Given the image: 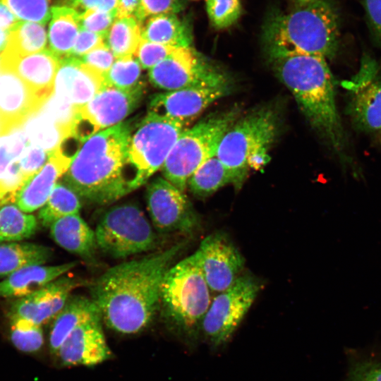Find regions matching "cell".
Returning <instances> with one entry per match:
<instances>
[{
    "label": "cell",
    "instance_id": "1f68e13d",
    "mask_svg": "<svg viewBox=\"0 0 381 381\" xmlns=\"http://www.w3.org/2000/svg\"><path fill=\"white\" fill-rule=\"evenodd\" d=\"M45 25L18 20L11 29L5 50L20 56L45 49L47 43Z\"/></svg>",
    "mask_w": 381,
    "mask_h": 381
},
{
    "label": "cell",
    "instance_id": "4316f807",
    "mask_svg": "<svg viewBox=\"0 0 381 381\" xmlns=\"http://www.w3.org/2000/svg\"><path fill=\"white\" fill-rule=\"evenodd\" d=\"M141 38L174 47H191L193 43L190 26L176 13L147 18L142 25Z\"/></svg>",
    "mask_w": 381,
    "mask_h": 381
},
{
    "label": "cell",
    "instance_id": "4dcf8cb0",
    "mask_svg": "<svg viewBox=\"0 0 381 381\" xmlns=\"http://www.w3.org/2000/svg\"><path fill=\"white\" fill-rule=\"evenodd\" d=\"M142 24L134 17L116 18L104 43L115 58L133 56L141 40Z\"/></svg>",
    "mask_w": 381,
    "mask_h": 381
},
{
    "label": "cell",
    "instance_id": "f6af8a7d",
    "mask_svg": "<svg viewBox=\"0 0 381 381\" xmlns=\"http://www.w3.org/2000/svg\"><path fill=\"white\" fill-rule=\"evenodd\" d=\"M80 59L83 64L104 76L113 65L115 56L104 43L91 50Z\"/></svg>",
    "mask_w": 381,
    "mask_h": 381
},
{
    "label": "cell",
    "instance_id": "f907efd6",
    "mask_svg": "<svg viewBox=\"0 0 381 381\" xmlns=\"http://www.w3.org/2000/svg\"><path fill=\"white\" fill-rule=\"evenodd\" d=\"M18 21L10 8L0 0V28L10 30Z\"/></svg>",
    "mask_w": 381,
    "mask_h": 381
},
{
    "label": "cell",
    "instance_id": "30bf717a",
    "mask_svg": "<svg viewBox=\"0 0 381 381\" xmlns=\"http://www.w3.org/2000/svg\"><path fill=\"white\" fill-rule=\"evenodd\" d=\"M186 124L149 112L131 134L128 157L140 186L163 164Z\"/></svg>",
    "mask_w": 381,
    "mask_h": 381
},
{
    "label": "cell",
    "instance_id": "b9f144b4",
    "mask_svg": "<svg viewBox=\"0 0 381 381\" xmlns=\"http://www.w3.org/2000/svg\"><path fill=\"white\" fill-rule=\"evenodd\" d=\"M49 155L43 149L32 144L25 148L18 159L20 169L25 181L29 180L44 165Z\"/></svg>",
    "mask_w": 381,
    "mask_h": 381
},
{
    "label": "cell",
    "instance_id": "e0dca14e",
    "mask_svg": "<svg viewBox=\"0 0 381 381\" xmlns=\"http://www.w3.org/2000/svg\"><path fill=\"white\" fill-rule=\"evenodd\" d=\"M230 87V84H226L157 93L150 99L149 112L186 124L214 102L229 94Z\"/></svg>",
    "mask_w": 381,
    "mask_h": 381
},
{
    "label": "cell",
    "instance_id": "484cf974",
    "mask_svg": "<svg viewBox=\"0 0 381 381\" xmlns=\"http://www.w3.org/2000/svg\"><path fill=\"white\" fill-rule=\"evenodd\" d=\"M80 30V12L68 5L51 8L49 47L60 59L68 57Z\"/></svg>",
    "mask_w": 381,
    "mask_h": 381
},
{
    "label": "cell",
    "instance_id": "74e56055",
    "mask_svg": "<svg viewBox=\"0 0 381 381\" xmlns=\"http://www.w3.org/2000/svg\"><path fill=\"white\" fill-rule=\"evenodd\" d=\"M18 20L46 25L51 18L50 0H1Z\"/></svg>",
    "mask_w": 381,
    "mask_h": 381
},
{
    "label": "cell",
    "instance_id": "2e32d148",
    "mask_svg": "<svg viewBox=\"0 0 381 381\" xmlns=\"http://www.w3.org/2000/svg\"><path fill=\"white\" fill-rule=\"evenodd\" d=\"M80 284L75 278L61 276L34 293L17 298L10 306L8 319L20 318L42 326L56 318L71 291Z\"/></svg>",
    "mask_w": 381,
    "mask_h": 381
},
{
    "label": "cell",
    "instance_id": "4fadbf2b",
    "mask_svg": "<svg viewBox=\"0 0 381 381\" xmlns=\"http://www.w3.org/2000/svg\"><path fill=\"white\" fill-rule=\"evenodd\" d=\"M145 199L152 225L160 233H188L200 224L183 192L163 177L158 176L147 185Z\"/></svg>",
    "mask_w": 381,
    "mask_h": 381
},
{
    "label": "cell",
    "instance_id": "9c48e42d",
    "mask_svg": "<svg viewBox=\"0 0 381 381\" xmlns=\"http://www.w3.org/2000/svg\"><path fill=\"white\" fill-rule=\"evenodd\" d=\"M260 284L249 274L240 275L212 300L202 324V333L212 349L224 346L255 300Z\"/></svg>",
    "mask_w": 381,
    "mask_h": 381
},
{
    "label": "cell",
    "instance_id": "e575fe53",
    "mask_svg": "<svg viewBox=\"0 0 381 381\" xmlns=\"http://www.w3.org/2000/svg\"><path fill=\"white\" fill-rule=\"evenodd\" d=\"M8 337L13 346L25 353H35L44 342L42 326L20 318L9 319Z\"/></svg>",
    "mask_w": 381,
    "mask_h": 381
},
{
    "label": "cell",
    "instance_id": "d6986e66",
    "mask_svg": "<svg viewBox=\"0 0 381 381\" xmlns=\"http://www.w3.org/2000/svg\"><path fill=\"white\" fill-rule=\"evenodd\" d=\"M61 59L50 49L20 56L4 50L0 67L16 73L43 103L52 95Z\"/></svg>",
    "mask_w": 381,
    "mask_h": 381
},
{
    "label": "cell",
    "instance_id": "681fc988",
    "mask_svg": "<svg viewBox=\"0 0 381 381\" xmlns=\"http://www.w3.org/2000/svg\"><path fill=\"white\" fill-rule=\"evenodd\" d=\"M140 10V0H119L116 16L118 18L134 17L139 22Z\"/></svg>",
    "mask_w": 381,
    "mask_h": 381
},
{
    "label": "cell",
    "instance_id": "52a82bcc",
    "mask_svg": "<svg viewBox=\"0 0 381 381\" xmlns=\"http://www.w3.org/2000/svg\"><path fill=\"white\" fill-rule=\"evenodd\" d=\"M239 109L212 114L190 128H185L168 155L162 172L164 178L181 191L195 170L216 155L219 145L230 126L239 117Z\"/></svg>",
    "mask_w": 381,
    "mask_h": 381
},
{
    "label": "cell",
    "instance_id": "ba28073f",
    "mask_svg": "<svg viewBox=\"0 0 381 381\" xmlns=\"http://www.w3.org/2000/svg\"><path fill=\"white\" fill-rule=\"evenodd\" d=\"M97 248L114 258L152 250L156 236L141 208L128 202L109 208L100 217L95 230Z\"/></svg>",
    "mask_w": 381,
    "mask_h": 381
},
{
    "label": "cell",
    "instance_id": "7402d4cb",
    "mask_svg": "<svg viewBox=\"0 0 381 381\" xmlns=\"http://www.w3.org/2000/svg\"><path fill=\"white\" fill-rule=\"evenodd\" d=\"M43 104L16 73L0 67V119L9 130L21 126Z\"/></svg>",
    "mask_w": 381,
    "mask_h": 381
},
{
    "label": "cell",
    "instance_id": "60d3db41",
    "mask_svg": "<svg viewBox=\"0 0 381 381\" xmlns=\"http://www.w3.org/2000/svg\"><path fill=\"white\" fill-rule=\"evenodd\" d=\"M116 11L87 9L80 13V29L102 35L104 38L115 20Z\"/></svg>",
    "mask_w": 381,
    "mask_h": 381
},
{
    "label": "cell",
    "instance_id": "5b68a950",
    "mask_svg": "<svg viewBox=\"0 0 381 381\" xmlns=\"http://www.w3.org/2000/svg\"><path fill=\"white\" fill-rule=\"evenodd\" d=\"M279 128L277 113L263 107L238 117L226 131L216 156L229 170L236 190L241 188L250 170H260L269 162Z\"/></svg>",
    "mask_w": 381,
    "mask_h": 381
},
{
    "label": "cell",
    "instance_id": "7bdbcfd3",
    "mask_svg": "<svg viewBox=\"0 0 381 381\" xmlns=\"http://www.w3.org/2000/svg\"><path fill=\"white\" fill-rule=\"evenodd\" d=\"M139 22L142 24L149 17L164 13H178L184 8L183 0H140Z\"/></svg>",
    "mask_w": 381,
    "mask_h": 381
},
{
    "label": "cell",
    "instance_id": "8d00e7d4",
    "mask_svg": "<svg viewBox=\"0 0 381 381\" xmlns=\"http://www.w3.org/2000/svg\"><path fill=\"white\" fill-rule=\"evenodd\" d=\"M206 11L211 25L224 30L238 21L242 6L240 0H206Z\"/></svg>",
    "mask_w": 381,
    "mask_h": 381
},
{
    "label": "cell",
    "instance_id": "7dc6e473",
    "mask_svg": "<svg viewBox=\"0 0 381 381\" xmlns=\"http://www.w3.org/2000/svg\"><path fill=\"white\" fill-rule=\"evenodd\" d=\"M103 44L104 37L102 35L80 29L69 56L80 59Z\"/></svg>",
    "mask_w": 381,
    "mask_h": 381
},
{
    "label": "cell",
    "instance_id": "d4e9b609",
    "mask_svg": "<svg viewBox=\"0 0 381 381\" xmlns=\"http://www.w3.org/2000/svg\"><path fill=\"white\" fill-rule=\"evenodd\" d=\"M101 317L92 298L71 296L66 305L54 318L49 335L50 352L56 355L68 336L81 324Z\"/></svg>",
    "mask_w": 381,
    "mask_h": 381
},
{
    "label": "cell",
    "instance_id": "bcb514c9",
    "mask_svg": "<svg viewBox=\"0 0 381 381\" xmlns=\"http://www.w3.org/2000/svg\"><path fill=\"white\" fill-rule=\"evenodd\" d=\"M346 381H381V362L365 359L354 363Z\"/></svg>",
    "mask_w": 381,
    "mask_h": 381
},
{
    "label": "cell",
    "instance_id": "ab89813d",
    "mask_svg": "<svg viewBox=\"0 0 381 381\" xmlns=\"http://www.w3.org/2000/svg\"><path fill=\"white\" fill-rule=\"evenodd\" d=\"M176 48L141 38L134 56L142 68L150 69L170 55Z\"/></svg>",
    "mask_w": 381,
    "mask_h": 381
},
{
    "label": "cell",
    "instance_id": "cb8c5ba5",
    "mask_svg": "<svg viewBox=\"0 0 381 381\" xmlns=\"http://www.w3.org/2000/svg\"><path fill=\"white\" fill-rule=\"evenodd\" d=\"M49 229L52 239L64 250L86 259L93 257L97 248L95 233L79 213L58 219Z\"/></svg>",
    "mask_w": 381,
    "mask_h": 381
},
{
    "label": "cell",
    "instance_id": "44dd1931",
    "mask_svg": "<svg viewBox=\"0 0 381 381\" xmlns=\"http://www.w3.org/2000/svg\"><path fill=\"white\" fill-rule=\"evenodd\" d=\"M75 156L61 146L51 153L44 165L24 184L17 196L16 205L27 213L40 209L59 179L68 169Z\"/></svg>",
    "mask_w": 381,
    "mask_h": 381
},
{
    "label": "cell",
    "instance_id": "6da1fadb",
    "mask_svg": "<svg viewBox=\"0 0 381 381\" xmlns=\"http://www.w3.org/2000/svg\"><path fill=\"white\" fill-rule=\"evenodd\" d=\"M183 243L116 265L95 281L92 299L101 318L115 332L131 334L143 330L160 305L164 278Z\"/></svg>",
    "mask_w": 381,
    "mask_h": 381
},
{
    "label": "cell",
    "instance_id": "277c9868",
    "mask_svg": "<svg viewBox=\"0 0 381 381\" xmlns=\"http://www.w3.org/2000/svg\"><path fill=\"white\" fill-rule=\"evenodd\" d=\"M262 25L268 59L307 54L333 59L339 49L341 11L336 0H286Z\"/></svg>",
    "mask_w": 381,
    "mask_h": 381
},
{
    "label": "cell",
    "instance_id": "f546056e",
    "mask_svg": "<svg viewBox=\"0 0 381 381\" xmlns=\"http://www.w3.org/2000/svg\"><path fill=\"white\" fill-rule=\"evenodd\" d=\"M230 183L232 184L231 174L216 155L202 163L188 181L190 190L198 198L210 196Z\"/></svg>",
    "mask_w": 381,
    "mask_h": 381
},
{
    "label": "cell",
    "instance_id": "ffe728a7",
    "mask_svg": "<svg viewBox=\"0 0 381 381\" xmlns=\"http://www.w3.org/2000/svg\"><path fill=\"white\" fill-rule=\"evenodd\" d=\"M101 317L77 327L65 339L56 356L64 365H95L111 357Z\"/></svg>",
    "mask_w": 381,
    "mask_h": 381
},
{
    "label": "cell",
    "instance_id": "816d5d0a",
    "mask_svg": "<svg viewBox=\"0 0 381 381\" xmlns=\"http://www.w3.org/2000/svg\"><path fill=\"white\" fill-rule=\"evenodd\" d=\"M10 30L0 28V53L6 47L9 39Z\"/></svg>",
    "mask_w": 381,
    "mask_h": 381
},
{
    "label": "cell",
    "instance_id": "5bb4252c",
    "mask_svg": "<svg viewBox=\"0 0 381 381\" xmlns=\"http://www.w3.org/2000/svg\"><path fill=\"white\" fill-rule=\"evenodd\" d=\"M210 290L220 293L231 286L244 267V258L221 232L205 237L193 253Z\"/></svg>",
    "mask_w": 381,
    "mask_h": 381
},
{
    "label": "cell",
    "instance_id": "d6a6232c",
    "mask_svg": "<svg viewBox=\"0 0 381 381\" xmlns=\"http://www.w3.org/2000/svg\"><path fill=\"white\" fill-rule=\"evenodd\" d=\"M80 208V198L64 183L58 182L40 209L38 220L44 226L49 227L62 217L78 214Z\"/></svg>",
    "mask_w": 381,
    "mask_h": 381
},
{
    "label": "cell",
    "instance_id": "603a6c76",
    "mask_svg": "<svg viewBox=\"0 0 381 381\" xmlns=\"http://www.w3.org/2000/svg\"><path fill=\"white\" fill-rule=\"evenodd\" d=\"M78 262L23 267L0 282V297L18 298L31 294L73 269Z\"/></svg>",
    "mask_w": 381,
    "mask_h": 381
},
{
    "label": "cell",
    "instance_id": "f35d334b",
    "mask_svg": "<svg viewBox=\"0 0 381 381\" xmlns=\"http://www.w3.org/2000/svg\"><path fill=\"white\" fill-rule=\"evenodd\" d=\"M28 141L22 126L0 136V179L9 165L20 157Z\"/></svg>",
    "mask_w": 381,
    "mask_h": 381
},
{
    "label": "cell",
    "instance_id": "3957f363",
    "mask_svg": "<svg viewBox=\"0 0 381 381\" xmlns=\"http://www.w3.org/2000/svg\"><path fill=\"white\" fill-rule=\"evenodd\" d=\"M268 59L311 128L342 162L349 163L348 139L337 111L334 78L326 59L300 54Z\"/></svg>",
    "mask_w": 381,
    "mask_h": 381
},
{
    "label": "cell",
    "instance_id": "7a4b0ae2",
    "mask_svg": "<svg viewBox=\"0 0 381 381\" xmlns=\"http://www.w3.org/2000/svg\"><path fill=\"white\" fill-rule=\"evenodd\" d=\"M129 122H121L89 138L64 175V183L80 198L103 205L114 202L140 187L128 147Z\"/></svg>",
    "mask_w": 381,
    "mask_h": 381
},
{
    "label": "cell",
    "instance_id": "d590c367",
    "mask_svg": "<svg viewBox=\"0 0 381 381\" xmlns=\"http://www.w3.org/2000/svg\"><path fill=\"white\" fill-rule=\"evenodd\" d=\"M141 68L135 56L118 58L104 75V85L126 90L144 85L140 81Z\"/></svg>",
    "mask_w": 381,
    "mask_h": 381
},
{
    "label": "cell",
    "instance_id": "c3c4849f",
    "mask_svg": "<svg viewBox=\"0 0 381 381\" xmlns=\"http://www.w3.org/2000/svg\"><path fill=\"white\" fill-rule=\"evenodd\" d=\"M118 3L119 0H69L68 6L80 13L93 8L105 11H115Z\"/></svg>",
    "mask_w": 381,
    "mask_h": 381
},
{
    "label": "cell",
    "instance_id": "ee69618b",
    "mask_svg": "<svg viewBox=\"0 0 381 381\" xmlns=\"http://www.w3.org/2000/svg\"><path fill=\"white\" fill-rule=\"evenodd\" d=\"M370 34L381 51V0H359Z\"/></svg>",
    "mask_w": 381,
    "mask_h": 381
},
{
    "label": "cell",
    "instance_id": "836d02e7",
    "mask_svg": "<svg viewBox=\"0 0 381 381\" xmlns=\"http://www.w3.org/2000/svg\"><path fill=\"white\" fill-rule=\"evenodd\" d=\"M37 228L34 215L21 210L16 204L0 207V243L22 241L32 236Z\"/></svg>",
    "mask_w": 381,
    "mask_h": 381
},
{
    "label": "cell",
    "instance_id": "83f0119b",
    "mask_svg": "<svg viewBox=\"0 0 381 381\" xmlns=\"http://www.w3.org/2000/svg\"><path fill=\"white\" fill-rule=\"evenodd\" d=\"M52 255L49 248L32 243H0V277H8L31 265H43Z\"/></svg>",
    "mask_w": 381,
    "mask_h": 381
},
{
    "label": "cell",
    "instance_id": "9a60e30c",
    "mask_svg": "<svg viewBox=\"0 0 381 381\" xmlns=\"http://www.w3.org/2000/svg\"><path fill=\"white\" fill-rule=\"evenodd\" d=\"M144 85L131 90L104 85L87 104L78 109L77 118L95 133L123 121L140 104Z\"/></svg>",
    "mask_w": 381,
    "mask_h": 381
},
{
    "label": "cell",
    "instance_id": "8992f818",
    "mask_svg": "<svg viewBox=\"0 0 381 381\" xmlns=\"http://www.w3.org/2000/svg\"><path fill=\"white\" fill-rule=\"evenodd\" d=\"M210 289L191 255L171 267L165 274L161 301L166 318L189 343L195 342L210 306Z\"/></svg>",
    "mask_w": 381,
    "mask_h": 381
},
{
    "label": "cell",
    "instance_id": "8fae6325",
    "mask_svg": "<svg viewBox=\"0 0 381 381\" xmlns=\"http://www.w3.org/2000/svg\"><path fill=\"white\" fill-rule=\"evenodd\" d=\"M148 78L153 86L167 91L229 84L223 71L192 47H176L149 69Z\"/></svg>",
    "mask_w": 381,
    "mask_h": 381
},
{
    "label": "cell",
    "instance_id": "ac0fdd59",
    "mask_svg": "<svg viewBox=\"0 0 381 381\" xmlns=\"http://www.w3.org/2000/svg\"><path fill=\"white\" fill-rule=\"evenodd\" d=\"M104 76L75 57L61 59L53 88V95L79 109L104 87Z\"/></svg>",
    "mask_w": 381,
    "mask_h": 381
},
{
    "label": "cell",
    "instance_id": "f1b7e54d",
    "mask_svg": "<svg viewBox=\"0 0 381 381\" xmlns=\"http://www.w3.org/2000/svg\"><path fill=\"white\" fill-rule=\"evenodd\" d=\"M30 144L51 154L56 151L71 133L40 109L31 114L22 125Z\"/></svg>",
    "mask_w": 381,
    "mask_h": 381
},
{
    "label": "cell",
    "instance_id": "7c38bea8",
    "mask_svg": "<svg viewBox=\"0 0 381 381\" xmlns=\"http://www.w3.org/2000/svg\"><path fill=\"white\" fill-rule=\"evenodd\" d=\"M347 91L346 111L353 126L374 137L381 136V68L363 54L358 71L344 82Z\"/></svg>",
    "mask_w": 381,
    "mask_h": 381
}]
</instances>
